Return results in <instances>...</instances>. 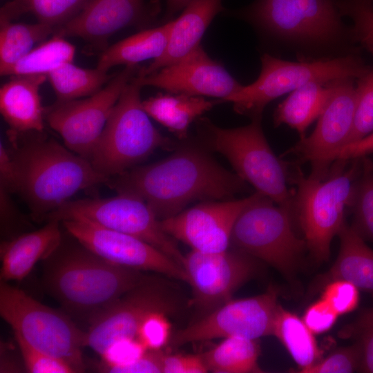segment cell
<instances>
[{"label":"cell","mask_w":373,"mask_h":373,"mask_svg":"<svg viewBox=\"0 0 373 373\" xmlns=\"http://www.w3.org/2000/svg\"><path fill=\"white\" fill-rule=\"evenodd\" d=\"M370 67L354 53L318 59L285 61L269 54L261 57V71L252 84L242 86L225 102L242 115L261 117L272 100L312 82L327 83L336 79H358Z\"/></svg>","instance_id":"8"},{"label":"cell","mask_w":373,"mask_h":373,"mask_svg":"<svg viewBox=\"0 0 373 373\" xmlns=\"http://www.w3.org/2000/svg\"><path fill=\"white\" fill-rule=\"evenodd\" d=\"M233 14L271 40L303 52V59L354 53L351 27L334 0H255Z\"/></svg>","instance_id":"3"},{"label":"cell","mask_w":373,"mask_h":373,"mask_svg":"<svg viewBox=\"0 0 373 373\" xmlns=\"http://www.w3.org/2000/svg\"><path fill=\"white\" fill-rule=\"evenodd\" d=\"M61 224L66 232L107 261L142 271L156 272L187 283V276L182 267L138 238L84 218H72Z\"/></svg>","instance_id":"17"},{"label":"cell","mask_w":373,"mask_h":373,"mask_svg":"<svg viewBox=\"0 0 373 373\" xmlns=\"http://www.w3.org/2000/svg\"><path fill=\"white\" fill-rule=\"evenodd\" d=\"M334 1H336V0H334Z\"/></svg>","instance_id":"51"},{"label":"cell","mask_w":373,"mask_h":373,"mask_svg":"<svg viewBox=\"0 0 373 373\" xmlns=\"http://www.w3.org/2000/svg\"><path fill=\"white\" fill-rule=\"evenodd\" d=\"M11 144L19 175L17 193L35 220H46L77 193L106 184L110 179L88 159L41 133Z\"/></svg>","instance_id":"4"},{"label":"cell","mask_w":373,"mask_h":373,"mask_svg":"<svg viewBox=\"0 0 373 373\" xmlns=\"http://www.w3.org/2000/svg\"><path fill=\"white\" fill-rule=\"evenodd\" d=\"M0 183L1 187L10 193H17L18 171L14 158L4 144H0Z\"/></svg>","instance_id":"45"},{"label":"cell","mask_w":373,"mask_h":373,"mask_svg":"<svg viewBox=\"0 0 373 373\" xmlns=\"http://www.w3.org/2000/svg\"><path fill=\"white\" fill-rule=\"evenodd\" d=\"M372 132L373 67H370L365 74L356 79L354 121L346 144L358 141Z\"/></svg>","instance_id":"35"},{"label":"cell","mask_w":373,"mask_h":373,"mask_svg":"<svg viewBox=\"0 0 373 373\" xmlns=\"http://www.w3.org/2000/svg\"><path fill=\"white\" fill-rule=\"evenodd\" d=\"M373 327V307L363 310L354 321L345 325L339 332L343 338H354L361 331Z\"/></svg>","instance_id":"49"},{"label":"cell","mask_w":373,"mask_h":373,"mask_svg":"<svg viewBox=\"0 0 373 373\" xmlns=\"http://www.w3.org/2000/svg\"><path fill=\"white\" fill-rule=\"evenodd\" d=\"M1 188V231L3 235L12 234V229L15 223L16 217L17 216L16 209L12 204L9 194L2 187Z\"/></svg>","instance_id":"48"},{"label":"cell","mask_w":373,"mask_h":373,"mask_svg":"<svg viewBox=\"0 0 373 373\" xmlns=\"http://www.w3.org/2000/svg\"><path fill=\"white\" fill-rule=\"evenodd\" d=\"M139 70L137 65L126 66L95 93L57 102L46 113V121L68 149L88 160L122 91Z\"/></svg>","instance_id":"13"},{"label":"cell","mask_w":373,"mask_h":373,"mask_svg":"<svg viewBox=\"0 0 373 373\" xmlns=\"http://www.w3.org/2000/svg\"><path fill=\"white\" fill-rule=\"evenodd\" d=\"M171 24L169 21L160 26L144 28L106 48L97 67L108 71L116 66H134L160 57L167 46Z\"/></svg>","instance_id":"26"},{"label":"cell","mask_w":373,"mask_h":373,"mask_svg":"<svg viewBox=\"0 0 373 373\" xmlns=\"http://www.w3.org/2000/svg\"><path fill=\"white\" fill-rule=\"evenodd\" d=\"M25 370L30 373H73L75 370L67 363L46 354L28 344L14 333Z\"/></svg>","instance_id":"38"},{"label":"cell","mask_w":373,"mask_h":373,"mask_svg":"<svg viewBox=\"0 0 373 373\" xmlns=\"http://www.w3.org/2000/svg\"><path fill=\"white\" fill-rule=\"evenodd\" d=\"M139 72V71H138ZM142 86H153L170 93L210 97L225 102L240 84L219 62L211 59L201 45L179 61L146 75L137 73Z\"/></svg>","instance_id":"19"},{"label":"cell","mask_w":373,"mask_h":373,"mask_svg":"<svg viewBox=\"0 0 373 373\" xmlns=\"http://www.w3.org/2000/svg\"><path fill=\"white\" fill-rule=\"evenodd\" d=\"M324 298L338 315L354 311L360 300L359 289L352 283L344 280H334L322 289Z\"/></svg>","instance_id":"39"},{"label":"cell","mask_w":373,"mask_h":373,"mask_svg":"<svg viewBox=\"0 0 373 373\" xmlns=\"http://www.w3.org/2000/svg\"><path fill=\"white\" fill-rule=\"evenodd\" d=\"M221 100L175 93H159L143 100L142 107L149 117L180 139L187 137L191 123Z\"/></svg>","instance_id":"25"},{"label":"cell","mask_w":373,"mask_h":373,"mask_svg":"<svg viewBox=\"0 0 373 373\" xmlns=\"http://www.w3.org/2000/svg\"><path fill=\"white\" fill-rule=\"evenodd\" d=\"M336 4L343 17L352 21L354 42L373 55V0H336Z\"/></svg>","instance_id":"36"},{"label":"cell","mask_w":373,"mask_h":373,"mask_svg":"<svg viewBox=\"0 0 373 373\" xmlns=\"http://www.w3.org/2000/svg\"><path fill=\"white\" fill-rule=\"evenodd\" d=\"M201 120L200 126L208 144L229 160L236 173L294 216L295 191L287 186L290 173L286 163L269 146L261 127V117L233 128L217 126L208 119Z\"/></svg>","instance_id":"6"},{"label":"cell","mask_w":373,"mask_h":373,"mask_svg":"<svg viewBox=\"0 0 373 373\" xmlns=\"http://www.w3.org/2000/svg\"><path fill=\"white\" fill-rule=\"evenodd\" d=\"M39 229L1 242V280H21L39 260L47 258L60 244V222L47 221Z\"/></svg>","instance_id":"23"},{"label":"cell","mask_w":373,"mask_h":373,"mask_svg":"<svg viewBox=\"0 0 373 373\" xmlns=\"http://www.w3.org/2000/svg\"><path fill=\"white\" fill-rule=\"evenodd\" d=\"M285 346L300 370L316 363L321 352L314 334L296 314L278 305L273 335Z\"/></svg>","instance_id":"30"},{"label":"cell","mask_w":373,"mask_h":373,"mask_svg":"<svg viewBox=\"0 0 373 373\" xmlns=\"http://www.w3.org/2000/svg\"><path fill=\"white\" fill-rule=\"evenodd\" d=\"M356 79L343 77L330 82L331 93L314 131L300 137L291 149L302 162L311 163L313 177L325 179L335 155L347 143L354 116Z\"/></svg>","instance_id":"16"},{"label":"cell","mask_w":373,"mask_h":373,"mask_svg":"<svg viewBox=\"0 0 373 373\" xmlns=\"http://www.w3.org/2000/svg\"><path fill=\"white\" fill-rule=\"evenodd\" d=\"M106 185L142 200L160 220L178 214L194 201L233 199L247 189V182L236 173L193 149L135 166L111 177Z\"/></svg>","instance_id":"1"},{"label":"cell","mask_w":373,"mask_h":373,"mask_svg":"<svg viewBox=\"0 0 373 373\" xmlns=\"http://www.w3.org/2000/svg\"><path fill=\"white\" fill-rule=\"evenodd\" d=\"M361 360V349L356 342L350 346L341 347L324 359L300 370L301 373H350L358 372Z\"/></svg>","instance_id":"37"},{"label":"cell","mask_w":373,"mask_h":373,"mask_svg":"<svg viewBox=\"0 0 373 373\" xmlns=\"http://www.w3.org/2000/svg\"><path fill=\"white\" fill-rule=\"evenodd\" d=\"M108 71L84 68L66 63L50 73L47 79L57 96V102L88 97L104 87L113 77Z\"/></svg>","instance_id":"31"},{"label":"cell","mask_w":373,"mask_h":373,"mask_svg":"<svg viewBox=\"0 0 373 373\" xmlns=\"http://www.w3.org/2000/svg\"><path fill=\"white\" fill-rule=\"evenodd\" d=\"M158 6L145 0H90L75 17L55 30V35L83 39L103 46L123 28L148 24L155 18Z\"/></svg>","instance_id":"20"},{"label":"cell","mask_w":373,"mask_h":373,"mask_svg":"<svg viewBox=\"0 0 373 373\" xmlns=\"http://www.w3.org/2000/svg\"><path fill=\"white\" fill-rule=\"evenodd\" d=\"M69 236L65 239L63 235L59 246L42 260L43 284L70 316L88 327L146 275L107 261Z\"/></svg>","instance_id":"2"},{"label":"cell","mask_w":373,"mask_h":373,"mask_svg":"<svg viewBox=\"0 0 373 373\" xmlns=\"http://www.w3.org/2000/svg\"><path fill=\"white\" fill-rule=\"evenodd\" d=\"M349 208L353 214L351 227L364 240L373 242V162L367 156L361 157Z\"/></svg>","instance_id":"34"},{"label":"cell","mask_w":373,"mask_h":373,"mask_svg":"<svg viewBox=\"0 0 373 373\" xmlns=\"http://www.w3.org/2000/svg\"><path fill=\"white\" fill-rule=\"evenodd\" d=\"M293 216L290 211L256 191L234 224L230 245L272 266L294 283L307 245L293 229Z\"/></svg>","instance_id":"9"},{"label":"cell","mask_w":373,"mask_h":373,"mask_svg":"<svg viewBox=\"0 0 373 373\" xmlns=\"http://www.w3.org/2000/svg\"><path fill=\"white\" fill-rule=\"evenodd\" d=\"M146 351L137 338L117 340L100 355L102 361L98 368L126 365L142 356Z\"/></svg>","instance_id":"41"},{"label":"cell","mask_w":373,"mask_h":373,"mask_svg":"<svg viewBox=\"0 0 373 373\" xmlns=\"http://www.w3.org/2000/svg\"><path fill=\"white\" fill-rule=\"evenodd\" d=\"M0 74L7 76L10 70L37 44L54 35L55 28L37 22L15 23L0 19Z\"/></svg>","instance_id":"29"},{"label":"cell","mask_w":373,"mask_h":373,"mask_svg":"<svg viewBox=\"0 0 373 373\" xmlns=\"http://www.w3.org/2000/svg\"><path fill=\"white\" fill-rule=\"evenodd\" d=\"M171 323L167 315L154 312L147 316L139 327L137 338L147 350H161L170 340Z\"/></svg>","instance_id":"40"},{"label":"cell","mask_w":373,"mask_h":373,"mask_svg":"<svg viewBox=\"0 0 373 373\" xmlns=\"http://www.w3.org/2000/svg\"><path fill=\"white\" fill-rule=\"evenodd\" d=\"M75 55V47L64 37L55 34L20 59L7 76H48L62 65L73 62Z\"/></svg>","instance_id":"32"},{"label":"cell","mask_w":373,"mask_h":373,"mask_svg":"<svg viewBox=\"0 0 373 373\" xmlns=\"http://www.w3.org/2000/svg\"><path fill=\"white\" fill-rule=\"evenodd\" d=\"M260 353L258 339L229 337L201 355L209 372L259 373L263 372L258 363Z\"/></svg>","instance_id":"28"},{"label":"cell","mask_w":373,"mask_h":373,"mask_svg":"<svg viewBox=\"0 0 373 373\" xmlns=\"http://www.w3.org/2000/svg\"><path fill=\"white\" fill-rule=\"evenodd\" d=\"M90 0H12L1 9L0 19L12 21L24 13H30L37 22L55 30L78 15Z\"/></svg>","instance_id":"33"},{"label":"cell","mask_w":373,"mask_h":373,"mask_svg":"<svg viewBox=\"0 0 373 373\" xmlns=\"http://www.w3.org/2000/svg\"><path fill=\"white\" fill-rule=\"evenodd\" d=\"M46 75L11 76L0 88V111L9 126L10 142L19 137L42 133L46 112L39 89Z\"/></svg>","instance_id":"21"},{"label":"cell","mask_w":373,"mask_h":373,"mask_svg":"<svg viewBox=\"0 0 373 373\" xmlns=\"http://www.w3.org/2000/svg\"><path fill=\"white\" fill-rule=\"evenodd\" d=\"M373 153V132L363 138L347 144L335 155L334 160H355Z\"/></svg>","instance_id":"46"},{"label":"cell","mask_w":373,"mask_h":373,"mask_svg":"<svg viewBox=\"0 0 373 373\" xmlns=\"http://www.w3.org/2000/svg\"><path fill=\"white\" fill-rule=\"evenodd\" d=\"M338 236L340 249L337 258L327 272L316 277L309 287L308 294H316L332 280H344L373 298V250L346 222Z\"/></svg>","instance_id":"24"},{"label":"cell","mask_w":373,"mask_h":373,"mask_svg":"<svg viewBox=\"0 0 373 373\" xmlns=\"http://www.w3.org/2000/svg\"><path fill=\"white\" fill-rule=\"evenodd\" d=\"M361 349V372L373 373V327L367 328L355 337Z\"/></svg>","instance_id":"47"},{"label":"cell","mask_w":373,"mask_h":373,"mask_svg":"<svg viewBox=\"0 0 373 373\" xmlns=\"http://www.w3.org/2000/svg\"><path fill=\"white\" fill-rule=\"evenodd\" d=\"M166 8L165 12L166 22L173 20L175 15L182 10L193 0H166Z\"/></svg>","instance_id":"50"},{"label":"cell","mask_w":373,"mask_h":373,"mask_svg":"<svg viewBox=\"0 0 373 373\" xmlns=\"http://www.w3.org/2000/svg\"><path fill=\"white\" fill-rule=\"evenodd\" d=\"M222 0H193L171 20L169 41L162 55L139 70L146 75L175 63L200 45L201 39L213 18L224 10Z\"/></svg>","instance_id":"22"},{"label":"cell","mask_w":373,"mask_h":373,"mask_svg":"<svg viewBox=\"0 0 373 373\" xmlns=\"http://www.w3.org/2000/svg\"><path fill=\"white\" fill-rule=\"evenodd\" d=\"M0 314L28 344L70 365L85 370L82 348L86 332L70 316L52 309L7 281L0 283Z\"/></svg>","instance_id":"10"},{"label":"cell","mask_w":373,"mask_h":373,"mask_svg":"<svg viewBox=\"0 0 373 373\" xmlns=\"http://www.w3.org/2000/svg\"><path fill=\"white\" fill-rule=\"evenodd\" d=\"M331 82V81H330ZM330 82H312L291 92L274 113L276 126L287 124L300 137L321 113L331 93Z\"/></svg>","instance_id":"27"},{"label":"cell","mask_w":373,"mask_h":373,"mask_svg":"<svg viewBox=\"0 0 373 373\" xmlns=\"http://www.w3.org/2000/svg\"><path fill=\"white\" fill-rule=\"evenodd\" d=\"M338 316L329 304L321 297L306 309L302 320L314 334H320L330 330Z\"/></svg>","instance_id":"42"},{"label":"cell","mask_w":373,"mask_h":373,"mask_svg":"<svg viewBox=\"0 0 373 373\" xmlns=\"http://www.w3.org/2000/svg\"><path fill=\"white\" fill-rule=\"evenodd\" d=\"M256 193L242 199L203 201L178 214L160 220L169 236L192 249L217 253L228 249L234 224L255 198Z\"/></svg>","instance_id":"18"},{"label":"cell","mask_w":373,"mask_h":373,"mask_svg":"<svg viewBox=\"0 0 373 373\" xmlns=\"http://www.w3.org/2000/svg\"><path fill=\"white\" fill-rule=\"evenodd\" d=\"M182 302L175 285L148 276L97 317L86 329V346L101 355L113 342L137 338L144 319L154 312L175 315Z\"/></svg>","instance_id":"12"},{"label":"cell","mask_w":373,"mask_h":373,"mask_svg":"<svg viewBox=\"0 0 373 373\" xmlns=\"http://www.w3.org/2000/svg\"><path fill=\"white\" fill-rule=\"evenodd\" d=\"M345 168V160H336L325 179L306 177L298 169L289 175L296 186L294 216L303 230L307 249L314 261H327L332 239L346 222L345 212L351 203L355 181L361 168V158Z\"/></svg>","instance_id":"5"},{"label":"cell","mask_w":373,"mask_h":373,"mask_svg":"<svg viewBox=\"0 0 373 373\" xmlns=\"http://www.w3.org/2000/svg\"><path fill=\"white\" fill-rule=\"evenodd\" d=\"M208 369L201 354H166L162 362L164 373H205Z\"/></svg>","instance_id":"44"},{"label":"cell","mask_w":373,"mask_h":373,"mask_svg":"<svg viewBox=\"0 0 373 373\" xmlns=\"http://www.w3.org/2000/svg\"><path fill=\"white\" fill-rule=\"evenodd\" d=\"M164 353L159 350H147L135 361L121 366L100 367L102 372L112 373H160Z\"/></svg>","instance_id":"43"},{"label":"cell","mask_w":373,"mask_h":373,"mask_svg":"<svg viewBox=\"0 0 373 373\" xmlns=\"http://www.w3.org/2000/svg\"><path fill=\"white\" fill-rule=\"evenodd\" d=\"M183 268L192 289L190 304L200 318L231 300L238 288L260 273V263L235 249L217 253L192 249L184 256Z\"/></svg>","instance_id":"15"},{"label":"cell","mask_w":373,"mask_h":373,"mask_svg":"<svg viewBox=\"0 0 373 373\" xmlns=\"http://www.w3.org/2000/svg\"><path fill=\"white\" fill-rule=\"evenodd\" d=\"M142 87L136 75L122 91L89 157L95 169L110 178L135 167L156 149L171 150L174 145L144 110Z\"/></svg>","instance_id":"7"},{"label":"cell","mask_w":373,"mask_h":373,"mask_svg":"<svg viewBox=\"0 0 373 373\" xmlns=\"http://www.w3.org/2000/svg\"><path fill=\"white\" fill-rule=\"evenodd\" d=\"M279 292L277 287L271 285L262 294L231 299L176 332L171 343L180 346L219 338L258 339L273 335Z\"/></svg>","instance_id":"14"},{"label":"cell","mask_w":373,"mask_h":373,"mask_svg":"<svg viewBox=\"0 0 373 373\" xmlns=\"http://www.w3.org/2000/svg\"><path fill=\"white\" fill-rule=\"evenodd\" d=\"M77 218L138 238L183 267L184 256L173 238L162 229L160 220L149 206L136 196L117 193L110 198L70 200L50 213L46 220L61 222Z\"/></svg>","instance_id":"11"}]
</instances>
